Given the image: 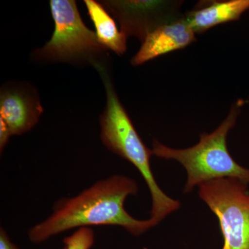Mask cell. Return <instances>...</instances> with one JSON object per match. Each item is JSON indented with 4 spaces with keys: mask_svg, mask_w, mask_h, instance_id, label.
Here are the masks:
<instances>
[{
    "mask_svg": "<svg viewBox=\"0 0 249 249\" xmlns=\"http://www.w3.org/2000/svg\"><path fill=\"white\" fill-rule=\"evenodd\" d=\"M137 192L136 181L123 175L98 181L78 196L60 201L52 215L31 228L29 240L40 244L70 229L90 226H119L132 235H141L153 224L150 219H135L124 207L126 198Z\"/></svg>",
    "mask_w": 249,
    "mask_h": 249,
    "instance_id": "cell-1",
    "label": "cell"
},
{
    "mask_svg": "<svg viewBox=\"0 0 249 249\" xmlns=\"http://www.w3.org/2000/svg\"><path fill=\"white\" fill-rule=\"evenodd\" d=\"M96 68L103 76L107 93V105L100 117L101 139L109 150L133 164L143 178L151 194L150 219L155 227L167 215L179 209L181 203L167 196L157 184L150 167L152 150L146 147L137 133L103 67L97 65Z\"/></svg>",
    "mask_w": 249,
    "mask_h": 249,
    "instance_id": "cell-2",
    "label": "cell"
},
{
    "mask_svg": "<svg viewBox=\"0 0 249 249\" xmlns=\"http://www.w3.org/2000/svg\"><path fill=\"white\" fill-rule=\"evenodd\" d=\"M239 113L240 106L235 105L222 124L212 133L201 134L200 141L194 146L178 150L165 146L157 140L152 142L153 155L178 160L184 167L188 175L184 193L218 178H236L249 184V169L233 160L227 145V134L235 126Z\"/></svg>",
    "mask_w": 249,
    "mask_h": 249,
    "instance_id": "cell-3",
    "label": "cell"
},
{
    "mask_svg": "<svg viewBox=\"0 0 249 249\" xmlns=\"http://www.w3.org/2000/svg\"><path fill=\"white\" fill-rule=\"evenodd\" d=\"M199 195L218 218L222 249H249L248 185L236 178H218L199 185Z\"/></svg>",
    "mask_w": 249,
    "mask_h": 249,
    "instance_id": "cell-4",
    "label": "cell"
},
{
    "mask_svg": "<svg viewBox=\"0 0 249 249\" xmlns=\"http://www.w3.org/2000/svg\"><path fill=\"white\" fill-rule=\"evenodd\" d=\"M51 11L55 23L52 39L37 55L42 59L56 61H73L90 58L104 47L98 42L96 33L85 26L76 1L51 0Z\"/></svg>",
    "mask_w": 249,
    "mask_h": 249,
    "instance_id": "cell-5",
    "label": "cell"
},
{
    "mask_svg": "<svg viewBox=\"0 0 249 249\" xmlns=\"http://www.w3.org/2000/svg\"><path fill=\"white\" fill-rule=\"evenodd\" d=\"M109 5L120 21L121 31L142 41L150 31L178 17L171 1H109Z\"/></svg>",
    "mask_w": 249,
    "mask_h": 249,
    "instance_id": "cell-6",
    "label": "cell"
},
{
    "mask_svg": "<svg viewBox=\"0 0 249 249\" xmlns=\"http://www.w3.org/2000/svg\"><path fill=\"white\" fill-rule=\"evenodd\" d=\"M196 40V33L186 18H175L147 34L131 63L135 66L142 65L163 54L185 48Z\"/></svg>",
    "mask_w": 249,
    "mask_h": 249,
    "instance_id": "cell-7",
    "label": "cell"
},
{
    "mask_svg": "<svg viewBox=\"0 0 249 249\" xmlns=\"http://www.w3.org/2000/svg\"><path fill=\"white\" fill-rule=\"evenodd\" d=\"M43 109L35 94L20 88H6L0 95V119L11 135H21L38 122Z\"/></svg>",
    "mask_w": 249,
    "mask_h": 249,
    "instance_id": "cell-8",
    "label": "cell"
},
{
    "mask_svg": "<svg viewBox=\"0 0 249 249\" xmlns=\"http://www.w3.org/2000/svg\"><path fill=\"white\" fill-rule=\"evenodd\" d=\"M248 9L249 0L207 1L188 12L185 18L196 34H202L218 24L237 20Z\"/></svg>",
    "mask_w": 249,
    "mask_h": 249,
    "instance_id": "cell-9",
    "label": "cell"
},
{
    "mask_svg": "<svg viewBox=\"0 0 249 249\" xmlns=\"http://www.w3.org/2000/svg\"><path fill=\"white\" fill-rule=\"evenodd\" d=\"M84 2L96 28L98 42L118 55L124 54L127 49L125 34L118 30L114 19L102 5L94 0H85Z\"/></svg>",
    "mask_w": 249,
    "mask_h": 249,
    "instance_id": "cell-10",
    "label": "cell"
},
{
    "mask_svg": "<svg viewBox=\"0 0 249 249\" xmlns=\"http://www.w3.org/2000/svg\"><path fill=\"white\" fill-rule=\"evenodd\" d=\"M65 249H89L94 243V233L89 227L79 228L74 233L64 239Z\"/></svg>",
    "mask_w": 249,
    "mask_h": 249,
    "instance_id": "cell-11",
    "label": "cell"
},
{
    "mask_svg": "<svg viewBox=\"0 0 249 249\" xmlns=\"http://www.w3.org/2000/svg\"><path fill=\"white\" fill-rule=\"evenodd\" d=\"M11 136L12 135H11L7 125L5 124L4 121L0 119V149H1V152H2L3 149L9 142V139Z\"/></svg>",
    "mask_w": 249,
    "mask_h": 249,
    "instance_id": "cell-12",
    "label": "cell"
},
{
    "mask_svg": "<svg viewBox=\"0 0 249 249\" xmlns=\"http://www.w3.org/2000/svg\"><path fill=\"white\" fill-rule=\"evenodd\" d=\"M0 249H19L11 242L7 233L2 228L0 230Z\"/></svg>",
    "mask_w": 249,
    "mask_h": 249,
    "instance_id": "cell-13",
    "label": "cell"
},
{
    "mask_svg": "<svg viewBox=\"0 0 249 249\" xmlns=\"http://www.w3.org/2000/svg\"><path fill=\"white\" fill-rule=\"evenodd\" d=\"M65 249V247H64V248H63V249Z\"/></svg>",
    "mask_w": 249,
    "mask_h": 249,
    "instance_id": "cell-14",
    "label": "cell"
}]
</instances>
